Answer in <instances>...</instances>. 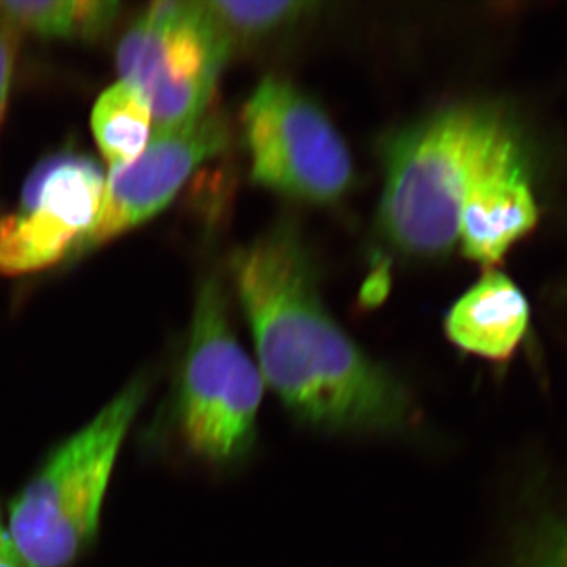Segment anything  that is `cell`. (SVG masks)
Returning a JSON list of instances; mask_svg holds the SVG:
<instances>
[{"label": "cell", "mask_w": 567, "mask_h": 567, "mask_svg": "<svg viewBox=\"0 0 567 567\" xmlns=\"http://www.w3.org/2000/svg\"><path fill=\"white\" fill-rule=\"evenodd\" d=\"M106 177L95 159L58 153L33 169L20 210L0 218V274L44 270L71 256L96 221Z\"/></svg>", "instance_id": "7"}, {"label": "cell", "mask_w": 567, "mask_h": 567, "mask_svg": "<svg viewBox=\"0 0 567 567\" xmlns=\"http://www.w3.org/2000/svg\"><path fill=\"white\" fill-rule=\"evenodd\" d=\"M537 218L535 194L513 134L470 186L458 218L457 240L468 259L495 265L535 229Z\"/></svg>", "instance_id": "9"}, {"label": "cell", "mask_w": 567, "mask_h": 567, "mask_svg": "<svg viewBox=\"0 0 567 567\" xmlns=\"http://www.w3.org/2000/svg\"><path fill=\"white\" fill-rule=\"evenodd\" d=\"M121 3L102 0L0 2V13L14 25L44 39L92 40L117 20Z\"/></svg>", "instance_id": "12"}, {"label": "cell", "mask_w": 567, "mask_h": 567, "mask_svg": "<svg viewBox=\"0 0 567 567\" xmlns=\"http://www.w3.org/2000/svg\"><path fill=\"white\" fill-rule=\"evenodd\" d=\"M92 132L112 169L128 166L151 141V104L132 84L118 81L102 93L93 107Z\"/></svg>", "instance_id": "11"}, {"label": "cell", "mask_w": 567, "mask_h": 567, "mask_svg": "<svg viewBox=\"0 0 567 567\" xmlns=\"http://www.w3.org/2000/svg\"><path fill=\"white\" fill-rule=\"evenodd\" d=\"M147 391V377L132 380L13 499L10 535L29 565L70 567L95 543L115 462Z\"/></svg>", "instance_id": "3"}, {"label": "cell", "mask_w": 567, "mask_h": 567, "mask_svg": "<svg viewBox=\"0 0 567 567\" xmlns=\"http://www.w3.org/2000/svg\"><path fill=\"white\" fill-rule=\"evenodd\" d=\"M233 40L207 2L148 6L118 44L117 69L151 104L153 132H169L210 111Z\"/></svg>", "instance_id": "5"}, {"label": "cell", "mask_w": 567, "mask_h": 567, "mask_svg": "<svg viewBox=\"0 0 567 567\" xmlns=\"http://www.w3.org/2000/svg\"><path fill=\"white\" fill-rule=\"evenodd\" d=\"M265 388L235 336L223 284L216 276L205 279L171 405L178 445L210 468L241 464L256 445Z\"/></svg>", "instance_id": "4"}, {"label": "cell", "mask_w": 567, "mask_h": 567, "mask_svg": "<svg viewBox=\"0 0 567 567\" xmlns=\"http://www.w3.org/2000/svg\"><path fill=\"white\" fill-rule=\"evenodd\" d=\"M529 306L516 284L488 270L451 306L445 333L462 352L505 363L527 336Z\"/></svg>", "instance_id": "10"}, {"label": "cell", "mask_w": 567, "mask_h": 567, "mask_svg": "<svg viewBox=\"0 0 567 567\" xmlns=\"http://www.w3.org/2000/svg\"><path fill=\"white\" fill-rule=\"evenodd\" d=\"M252 181L293 199L330 204L353 183V162L322 107L281 78H265L244 112Z\"/></svg>", "instance_id": "6"}, {"label": "cell", "mask_w": 567, "mask_h": 567, "mask_svg": "<svg viewBox=\"0 0 567 567\" xmlns=\"http://www.w3.org/2000/svg\"><path fill=\"white\" fill-rule=\"evenodd\" d=\"M516 567H567V513L536 529Z\"/></svg>", "instance_id": "14"}, {"label": "cell", "mask_w": 567, "mask_h": 567, "mask_svg": "<svg viewBox=\"0 0 567 567\" xmlns=\"http://www.w3.org/2000/svg\"><path fill=\"white\" fill-rule=\"evenodd\" d=\"M207 6L230 40L234 35L245 37V39L267 35L298 20L306 10L315 7L306 2H233V0L207 2Z\"/></svg>", "instance_id": "13"}, {"label": "cell", "mask_w": 567, "mask_h": 567, "mask_svg": "<svg viewBox=\"0 0 567 567\" xmlns=\"http://www.w3.org/2000/svg\"><path fill=\"white\" fill-rule=\"evenodd\" d=\"M233 271L265 386L298 424L353 436L416 427L415 394L328 312L315 264L292 226L274 227L235 252Z\"/></svg>", "instance_id": "1"}, {"label": "cell", "mask_w": 567, "mask_h": 567, "mask_svg": "<svg viewBox=\"0 0 567 567\" xmlns=\"http://www.w3.org/2000/svg\"><path fill=\"white\" fill-rule=\"evenodd\" d=\"M0 567H32L28 559L22 557L20 548L14 544L9 527L3 524L0 516Z\"/></svg>", "instance_id": "16"}, {"label": "cell", "mask_w": 567, "mask_h": 567, "mask_svg": "<svg viewBox=\"0 0 567 567\" xmlns=\"http://www.w3.org/2000/svg\"><path fill=\"white\" fill-rule=\"evenodd\" d=\"M503 115L481 104H453L388 141L380 229L402 252L436 257L458 238L466 193L503 142Z\"/></svg>", "instance_id": "2"}, {"label": "cell", "mask_w": 567, "mask_h": 567, "mask_svg": "<svg viewBox=\"0 0 567 567\" xmlns=\"http://www.w3.org/2000/svg\"><path fill=\"white\" fill-rule=\"evenodd\" d=\"M17 31L18 29L0 13V121L9 103L11 80H13Z\"/></svg>", "instance_id": "15"}, {"label": "cell", "mask_w": 567, "mask_h": 567, "mask_svg": "<svg viewBox=\"0 0 567 567\" xmlns=\"http://www.w3.org/2000/svg\"><path fill=\"white\" fill-rule=\"evenodd\" d=\"M229 144V126L219 112L181 128L152 133L140 158L111 169L99 221L74 246L71 259L100 248L164 210L189 175Z\"/></svg>", "instance_id": "8"}]
</instances>
